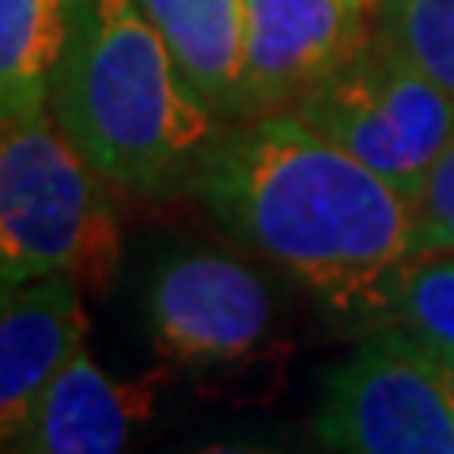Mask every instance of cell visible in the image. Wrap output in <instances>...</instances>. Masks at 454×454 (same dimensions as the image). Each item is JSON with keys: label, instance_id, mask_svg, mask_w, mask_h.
<instances>
[{"label": "cell", "instance_id": "6da1fadb", "mask_svg": "<svg viewBox=\"0 0 454 454\" xmlns=\"http://www.w3.org/2000/svg\"><path fill=\"white\" fill-rule=\"evenodd\" d=\"M235 243L337 310H372L413 254V205L295 110L258 114L212 140L190 182Z\"/></svg>", "mask_w": 454, "mask_h": 454}, {"label": "cell", "instance_id": "7a4b0ae2", "mask_svg": "<svg viewBox=\"0 0 454 454\" xmlns=\"http://www.w3.org/2000/svg\"><path fill=\"white\" fill-rule=\"evenodd\" d=\"M50 114L118 190H190L216 118L137 0H65Z\"/></svg>", "mask_w": 454, "mask_h": 454}, {"label": "cell", "instance_id": "3957f363", "mask_svg": "<svg viewBox=\"0 0 454 454\" xmlns=\"http://www.w3.org/2000/svg\"><path fill=\"white\" fill-rule=\"evenodd\" d=\"M106 186L50 110L4 125L0 284L65 273L83 292H106L121 265L118 208Z\"/></svg>", "mask_w": 454, "mask_h": 454}, {"label": "cell", "instance_id": "277c9868", "mask_svg": "<svg viewBox=\"0 0 454 454\" xmlns=\"http://www.w3.org/2000/svg\"><path fill=\"white\" fill-rule=\"evenodd\" d=\"M318 447L348 454H454V364L397 325H379L322 375Z\"/></svg>", "mask_w": 454, "mask_h": 454}, {"label": "cell", "instance_id": "5b68a950", "mask_svg": "<svg viewBox=\"0 0 454 454\" xmlns=\"http://www.w3.org/2000/svg\"><path fill=\"white\" fill-rule=\"evenodd\" d=\"M295 114L409 201L454 133V98L382 31L345 68L322 80Z\"/></svg>", "mask_w": 454, "mask_h": 454}, {"label": "cell", "instance_id": "8992f818", "mask_svg": "<svg viewBox=\"0 0 454 454\" xmlns=\"http://www.w3.org/2000/svg\"><path fill=\"white\" fill-rule=\"evenodd\" d=\"M152 345L186 367L250 360L273 330V292L254 265L216 250H178L145 292Z\"/></svg>", "mask_w": 454, "mask_h": 454}, {"label": "cell", "instance_id": "52a82bcc", "mask_svg": "<svg viewBox=\"0 0 454 454\" xmlns=\"http://www.w3.org/2000/svg\"><path fill=\"white\" fill-rule=\"evenodd\" d=\"M382 0H247V65L231 118L295 110L367 50Z\"/></svg>", "mask_w": 454, "mask_h": 454}, {"label": "cell", "instance_id": "ba28073f", "mask_svg": "<svg viewBox=\"0 0 454 454\" xmlns=\"http://www.w3.org/2000/svg\"><path fill=\"white\" fill-rule=\"evenodd\" d=\"M83 288L65 273L0 284V450H16L38 397L83 348Z\"/></svg>", "mask_w": 454, "mask_h": 454}, {"label": "cell", "instance_id": "9c48e42d", "mask_svg": "<svg viewBox=\"0 0 454 454\" xmlns=\"http://www.w3.org/2000/svg\"><path fill=\"white\" fill-rule=\"evenodd\" d=\"M155 382L110 379L88 352H73L38 397L16 450L27 454H114L152 417Z\"/></svg>", "mask_w": 454, "mask_h": 454}, {"label": "cell", "instance_id": "30bf717a", "mask_svg": "<svg viewBox=\"0 0 454 454\" xmlns=\"http://www.w3.org/2000/svg\"><path fill=\"white\" fill-rule=\"evenodd\" d=\"M197 95L231 118L247 65V0H137Z\"/></svg>", "mask_w": 454, "mask_h": 454}, {"label": "cell", "instance_id": "8fae6325", "mask_svg": "<svg viewBox=\"0 0 454 454\" xmlns=\"http://www.w3.org/2000/svg\"><path fill=\"white\" fill-rule=\"evenodd\" d=\"M65 0H0V129L50 110Z\"/></svg>", "mask_w": 454, "mask_h": 454}, {"label": "cell", "instance_id": "7c38bea8", "mask_svg": "<svg viewBox=\"0 0 454 454\" xmlns=\"http://www.w3.org/2000/svg\"><path fill=\"white\" fill-rule=\"evenodd\" d=\"M375 315L454 364V254L405 258L382 288Z\"/></svg>", "mask_w": 454, "mask_h": 454}, {"label": "cell", "instance_id": "4fadbf2b", "mask_svg": "<svg viewBox=\"0 0 454 454\" xmlns=\"http://www.w3.org/2000/svg\"><path fill=\"white\" fill-rule=\"evenodd\" d=\"M379 31L454 98V0H382Z\"/></svg>", "mask_w": 454, "mask_h": 454}, {"label": "cell", "instance_id": "5bb4252c", "mask_svg": "<svg viewBox=\"0 0 454 454\" xmlns=\"http://www.w3.org/2000/svg\"><path fill=\"white\" fill-rule=\"evenodd\" d=\"M413 254H454V133L413 201Z\"/></svg>", "mask_w": 454, "mask_h": 454}]
</instances>
